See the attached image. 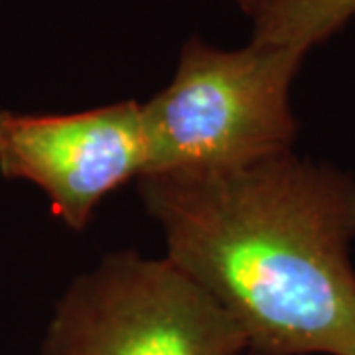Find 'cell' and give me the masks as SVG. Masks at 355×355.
<instances>
[{
  "instance_id": "6da1fadb",
  "label": "cell",
  "mask_w": 355,
  "mask_h": 355,
  "mask_svg": "<svg viewBox=\"0 0 355 355\" xmlns=\"http://www.w3.org/2000/svg\"><path fill=\"white\" fill-rule=\"evenodd\" d=\"M166 259L211 294L251 355H355V178L292 153L139 178Z\"/></svg>"
},
{
  "instance_id": "5b68a950",
  "label": "cell",
  "mask_w": 355,
  "mask_h": 355,
  "mask_svg": "<svg viewBox=\"0 0 355 355\" xmlns=\"http://www.w3.org/2000/svg\"><path fill=\"white\" fill-rule=\"evenodd\" d=\"M254 44L308 51L355 16V0H249Z\"/></svg>"
},
{
  "instance_id": "7a4b0ae2",
  "label": "cell",
  "mask_w": 355,
  "mask_h": 355,
  "mask_svg": "<svg viewBox=\"0 0 355 355\" xmlns=\"http://www.w3.org/2000/svg\"><path fill=\"white\" fill-rule=\"evenodd\" d=\"M304 58L282 46L221 50L188 40L170 85L142 103V176L229 172L292 153L298 123L291 87Z\"/></svg>"
},
{
  "instance_id": "277c9868",
  "label": "cell",
  "mask_w": 355,
  "mask_h": 355,
  "mask_svg": "<svg viewBox=\"0 0 355 355\" xmlns=\"http://www.w3.org/2000/svg\"><path fill=\"white\" fill-rule=\"evenodd\" d=\"M146 164L142 103L71 114L0 113V174L38 186L71 229L87 227L103 198L142 176Z\"/></svg>"
},
{
  "instance_id": "8992f818",
  "label": "cell",
  "mask_w": 355,
  "mask_h": 355,
  "mask_svg": "<svg viewBox=\"0 0 355 355\" xmlns=\"http://www.w3.org/2000/svg\"><path fill=\"white\" fill-rule=\"evenodd\" d=\"M235 2L241 6V10H245V8H247V4H249V0H235Z\"/></svg>"
},
{
  "instance_id": "3957f363",
  "label": "cell",
  "mask_w": 355,
  "mask_h": 355,
  "mask_svg": "<svg viewBox=\"0 0 355 355\" xmlns=\"http://www.w3.org/2000/svg\"><path fill=\"white\" fill-rule=\"evenodd\" d=\"M235 320L168 259H103L55 306L42 355H241Z\"/></svg>"
}]
</instances>
